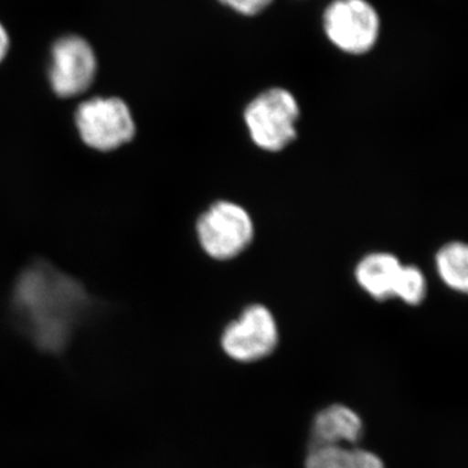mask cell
Returning <instances> with one entry per match:
<instances>
[{
    "mask_svg": "<svg viewBox=\"0 0 468 468\" xmlns=\"http://www.w3.org/2000/svg\"><path fill=\"white\" fill-rule=\"evenodd\" d=\"M306 468H384L374 452L353 446H319L310 448Z\"/></svg>",
    "mask_w": 468,
    "mask_h": 468,
    "instance_id": "obj_10",
    "label": "cell"
},
{
    "mask_svg": "<svg viewBox=\"0 0 468 468\" xmlns=\"http://www.w3.org/2000/svg\"><path fill=\"white\" fill-rule=\"evenodd\" d=\"M279 343V331L272 313L261 304H252L239 319L228 324L221 337L224 351L239 362H255L270 356Z\"/></svg>",
    "mask_w": 468,
    "mask_h": 468,
    "instance_id": "obj_7",
    "label": "cell"
},
{
    "mask_svg": "<svg viewBox=\"0 0 468 468\" xmlns=\"http://www.w3.org/2000/svg\"><path fill=\"white\" fill-rule=\"evenodd\" d=\"M97 57L88 41L64 36L52 45L48 80L55 94L73 98L88 90L97 75Z\"/></svg>",
    "mask_w": 468,
    "mask_h": 468,
    "instance_id": "obj_6",
    "label": "cell"
},
{
    "mask_svg": "<svg viewBox=\"0 0 468 468\" xmlns=\"http://www.w3.org/2000/svg\"><path fill=\"white\" fill-rule=\"evenodd\" d=\"M403 264L389 252H372L356 268V279L363 291L378 301L396 297Z\"/></svg>",
    "mask_w": 468,
    "mask_h": 468,
    "instance_id": "obj_9",
    "label": "cell"
},
{
    "mask_svg": "<svg viewBox=\"0 0 468 468\" xmlns=\"http://www.w3.org/2000/svg\"><path fill=\"white\" fill-rule=\"evenodd\" d=\"M9 50V36L5 27L0 24V63L7 57Z\"/></svg>",
    "mask_w": 468,
    "mask_h": 468,
    "instance_id": "obj_14",
    "label": "cell"
},
{
    "mask_svg": "<svg viewBox=\"0 0 468 468\" xmlns=\"http://www.w3.org/2000/svg\"><path fill=\"white\" fill-rule=\"evenodd\" d=\"M323 26L329 41L351 55L371 51L380 34V17L367 0H335L325 9Z\"/></svg>",
    "mask_w": 468,
    "mask_h": 468,
    "instance_id": "obj_5",
    "label": "cell"
},
{
    "mask_svg": "<svg viewBox=\"0 0 468 468\" xmlns=\"http://www.w3.org/2000/svg\"><path fill=\"white\" fill-rule=\"evenodd\" d=\"M300 113V104L291 91L272 88L246 106L243 120L252 143L268 153H277L297 137Z\"/></svg>",
    "mask_w": 468,
    "mask_h": 468,
    "instance_id": "obj_2",
    "label": "cell"
},
{
    "mask_svg": "<svg viewBox=\"0 0 468 468\" xmlns=\"http://www.w3.org/2000/svg\"><path fill=\"white\" fill-rule=\"evenodd\" d=\"M11 301L17 328L46 354L67 349L92 306L84 286L46 261L21 272Z\"/></svg>",
    "mask_w": 468,
    "mask_h": 468,
    "instance_id": "obj_1",
    "label": "cell"
},
{
    "mask_svg": "<svg viewBox=\"0 0 468 468\" xmlns=\"http://www.w3.org/2000/svg\"><path fill=\"white\" fill-rule=\"evenodd\" d=\"M436 267L443 284L455 292L468 289V248L463 242H449L436 255Z\"/></svg>",
    "mask_w": 468,
    "mask_h": 468,
    "instance_id": "obj_11",
    "label": "cell"
},
{
    "mask_svg": "<svg viewBox=\"0 0 468 468\" xmlns=\"http://www.w3.org/2000/svg\"><path fill=\"white\" fill-rule=\"evenodd\" d=\"M426 294L427 282L423 272L415 266H403L397 284L396 297L405 303L417 306L424 301Z\"/></svg>",
    "mask_w": 468,
    "mask_h": 468,
    "instance_id": "obj_12",
    "label": "cell"
},
{
    "mask_svg": "<svg viewBox=\"0 0 468 468\" xmlns=\"http://www.w3.org/2000/svg\"><path fill=\"white\" fill-rule=\"evenodd\" d=\"M218 2L245 16H254L264 11L272 0H218Z\"/></svg>",
    "mask_w": 468,
    "mask_h": 468,
    "instance_id": "obj_13",
    "label": "cell"
},
{
    "mask_svg": "<svg viewBox=\"0 0 468 468\" xmlns=\"http://www.w3.org/2000/svg\"><path fill=\"white\" fill-rule=\"evenodd\" d=\"M254 223L242 206L220 201L209 206L197 223L199 245L217 261L239 257L254 239Z\"/></svg>",
    "mask_w": 468,
    "mask_h": 468,
    "instance_id": "obj_3",
    "label": "cell"
},
{
    "mask_svg": "<svg viewBox=\"0 0 468 468\" xmlns=\"http://www.w3.org/2000/svg\"><path fill=\"white\" fill-rule=\"evenodd\" d=\"M359 415L343 405H332L314 419L310 448L353 446L362 436Z\"/></svg>",
    "mask_w": 468,
    "mask_h": 468,
    "instance_id": "obj_8",
    "label": "cell"
},
{
    "mask_svg": "<svg viewBox=\"0 0 468 468\" xmlns=\"http://www.w3.org/2000/svg\"><path fill=\"white\" fill-rule=\"evenodd\" d=\"M75 124L82 143L101 153L124 146L135 135L132 111L124 101L116 97L91 98L80 104Z\"/></svg>",
    "mask_w": 468,
    "mask_h": 468,
    "instance_id": "obj_4",
    "label": "cell"
}]
</instances>
